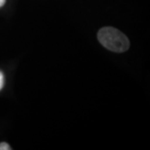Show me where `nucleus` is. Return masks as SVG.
<instances>
[{
    "instance_id": "obj_1",
    "label": "nucleus",
    "mask_w": 150,
    "mask_h": 150,
    "mask_svg": "<svg viewBox=\"0 0 150 150\" xmlns=\"http://www.w3.org/2000/svg\"><path fill=\"white\" fill-rule=\"evenodd\" d=\"M98 39L104 48L115 53H123L130 46L127 36L112 27L102 28L98 33Z\"/></svg>"
},
{
    "instance_id": "obj_2",
    "label": "nucleus",
    "mask_w": 150,
    "mask_h": 150,
    "mask_svg": "<svg viewBox=\"0 0 150 150\" xmlns=\"http://www.w3.org/2000/svg\"><path fill=\"white\" fill-rule=\"evenodd\" d=\"M11 147L9 146L8 144H7V143H4V142H3V143H1L0 144V150H11Z\"/></svg>"
},
{
    "instance_id": "obj_3",
    "label": "nucleus",
    "mask_w": 150,
    "mask_h": 150,
    "mask_svg": "<svg viewBox=\"0 0 150 150\" xmlns=\"http://www.w3.org/2000/svg\"><path fill=\"white\" fill-rule=\"evenodd\" d=\"M4 84V74L0 71V90L3 88Z\"/></svg>"
},
{
    "instance_id": "obj_4",
    "label": "nucleus",
    "mask_w": 150,
    "mask_h": 150,
    "mask_svg": "<svg viewBox=\"0 0 150 150\" xmlns=\"http://www.w3.org/2000/svg\"><path fill=\"white\" fill-rule=\"evenodd\" d=\"M5 2H6V0H0V8H1V7H3V6L5 4Z\"/></svg>"
}]
</instances>
